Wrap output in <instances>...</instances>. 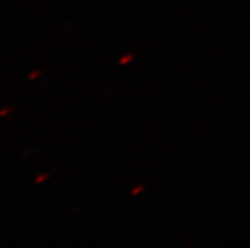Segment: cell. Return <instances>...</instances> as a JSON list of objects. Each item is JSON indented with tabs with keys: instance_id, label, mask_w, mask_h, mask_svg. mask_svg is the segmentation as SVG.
<instances>
[{
	"instance_id": "1",
	"label": "cell",
	"mask_w": 250,
	"mask_h": 248,
	"mask_svg": "<svg viewBox=\"0 0 250 248\" xmlns=\"http://www.w3.org/2000/svg\"><path fill=\"white\" fill-rule=\"evenodd\" d=\"M132 60H133V55L128 54V55H125V56L121 57L118 62H120V65H127V63H130Z\"/></svg>"
},
{
	"instance_id": "2",
	"label": "cell",
	"mask_w": 250,
	"mask_h": 248,
	"mask_svg": "<svg viewBox=\"0 0 250 248\" xmlns=\"http://www.w3.org/2000/svg\"><path fill=\"white\" fill-rule=\"evenodd\" d=\"M48 179V173H41L36 177V184H41V182L46 181Z\"/></svg>"
},
{
	"instance_id": "3",
	"label": "cell",
	"mask_w": 250,
	"mask_h": 248,
	"mask_svg": "<svg viewBox=\"0 0 250 248\" xmlns=\"http://www.w3.org/2000/svg\"><path fill=\"white\" fill-rule=\"evenodd\" d=\"M41 75H42L41 70H36V71H33V73L29 74L28 80H35V79H37V77H40Z\"/></svg>"
},
{
	"instance_id": "4",
	"label": "cell",
	"mask_w": 250,
	"mask_h": 248,
	"mask_svg": "<svg viewBox=\"0 0 250 248\" xmlns=\"http://www.w3.org/2000/svg\"><path fill=\"white\" fill-rule=\"evenodd\" d=\"M143 190H144V186H143V185L135 186V188L132 189V191H131V195H133V196H135V195L140 194V192L143 191Z\"/></svg>"
},
{
	"instance_id": "5",
	"label": "cell",
	"mask_w": 250,
	"mask_h": 248,
	"mask_svg": "<svg viewBox=\"0 0 250 248\" xmlns=\"http://www.w3.org/2000/svg\"><path fill=\"white\" fill-rule=\"evenodd\" d=\"M10 112H13V108H3L0 109V116H6Z\"/></svg>"
}]
</instances>
